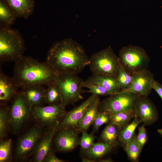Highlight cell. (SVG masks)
I'll return each instance as SVG.
<instances>
[{
  "label": "cell",
  "mask_w": 162,
  "mask_h": 162,
  "mask_svg": "<svg viewBox=\"0 0 162 162\" xmlns=\"http://www.w3.org/2000/svg\"><path fill=\"white\" fill-rule=\"evenodd\" d=\"M46 62L58 74H77L89 65V58L81 45L71 38H66L52 45Z\"/></svg>",
  "instance_id": "cell-1"
},
{
  "label": "cell",
  "mask_w": 162,
  "mask_h": 162,
  "mask_svg": "<svg viewBox=\"0 0 162 162\" xmlns=\"http://www.w3.org/2000/svg\"><path fill=\"white\" fill-rule=\"evenodd\" d=\"M58 73L46 62H40L24 56L15 63L12 77L19 88L56 82Z\"/></svg>",
  "instance_id": "cell-2"
},
{
  "label": "cell",
  "mask_w": 162,
  "mask_h": 162,
  "mask_svg": "<svg viewBox=\"0 0 162 162\" xmlns=\"http://www.w3.org/2000/svg\"><path fill=\"white\" fill-rule=\"evenodd\" d=\"M25 49L24 38L18 30L0 26V66L6 62L15 63L23 56Z\"/></svg>",
  "instance_id": "cell-3"
},
{
  "label": "cell",
  "mask_w": 162,
  "mask_h": 162,
  "mask_svg": "<svg viewBox=\"0 0 162 162\" xmlns=\"http://www.w3.org/2000/svg\"><path fill=\"white\" fill-rule=\"evenodd\" d=\"M120 65L118 57L110 46L94 53L89 58V65L94 75L117 77Z\"/></svg>",
  "instance_id": "cell-4"
},
{
  "label": "cell",
  "mask_w": 162,
  "mask_h": 162,
  "mask_svg": "<svg viewBox=\"0 0 162 162\" xmlns=\"http://www.w3.org/2000/svg\"><path fill=\"white\" fill-rule=\"evenodd\" d=\"M118 57L120 64L132 74L148 69L150 61L144 49L136 46L123 47L120 50Z\"/></svg>",
  "instance_id": "cell-5"
},
{
  "label": "cell",
  "mask_w": 162,
  "mask_h": 162,
  "mask_svg": "<svg viewBox=\"0 0 162 162\" xmlns=\"http://www.w3.org/2000/svg\"><path fill=\"white\" fill-rule=\"evenodd\" d=\"M83 80L76 74H58L56 82L59 87L62 95L63 103L65 106L74 104L83 99L82 94L86 92L82 88Z\"/></svg>",
  "instance_id": "cell-6"
},
{
  "label": "cell",
  "mask_w": 162,
  "mask_h": 162,
  "mask_svg": "<svg viewBox=\"0 0 162 162\" xmlns=\"http://www.w3.org/2000/svg\"><path fill=\"white\" fill-rule=\"evenodd\" d=\"M63 103L58 104L34 106L32 109L31 118L46 128L57 126L67 112Z\"/></svg>",
  "instance_id": "cell-7"
},
{
  "label": "cell",
  "mask_w": 162,
  "mask_h": 162,
  "mask_svg": "<svg viewBox=\"0 0 162 162\" xmlns=\"http://www.w3.org/2000/svg\"><path fill=\"white\" fill-rule=\"evenodd\" d=\"M44 128L37 123L21 135L15 148V156L17 160L24 161L30 158L45 131Z\"/></svg>",
  "instance_id": "cell-8"
},
{
  "label": "cell",
  "mask_w": 162,
  "mask_h": 162,
  "mask_svg": "<svg viewBox=\"0 0 162 162\" xmlns=\"http://www.w3.org/2000/svg\"><path fill=\"white\" fill-rule=\"evenodd\" d=\"M140 95L129 92H120L100 102L99 110L112 114L121 112L133 110Z\"/></svg>",
  "instance_id": "cell-9"
},
{
  "label": "cell",
  "mask_w": 162,
  "mask_h": 162,
  "mask_svg": "<svg viewBox=\"0 0 162 162\" xmlns=\"http://www.w3.org/2000/svg\"><path fill=\"white\" fill-rule=\"evenodd\" d=\"M10 106V130L14 134L20 132L31 117V109L20 91Z\"/></svg>",
  "instance_id": "cell-10"
},
{
  "label": "cell",
  "mask_w": 162,
  "mask_h": 162,
  "mask_svg": "<svg viewBox=\"0 0 162 162\" xmlns=\"http://www.w3.org/2000/svg\"><path fill=\"white\" fill-rule=\"evenodd\" d=\"M76 128L57 130L53 141L56 149L62 152H68L75 149L80 143V138Z\"/></svg>",
  "instance_id": "cell-11"
},
{
  "label": "cell",
  "mask_w": 162,
  "mask_h": 162,
  "mask_svg": "<svg viewBox=\"0 0 162 162\" xmlns=\"http://www.w3.org/2000/svg\"><path fill=\"white\" fill-rule=\"evenodd\" d=\"M133 111L134 117L147 125L152 124L158 118L157 110L147 96H140L136 102Z\"/></svg>",
  "instance_id": "cell-12"
},
{
  "label": "cell",
  "mask_w": 162,
  "mask_h": 162,
  "mask_svg": "<svg viewBox=\"0 0 162 162\" xmlns=\"http://www.w3.org/2000/svg\"><path fill=\"white\" fill-rule=\"evenodd\" d=\"M97 96L92 94L80 105L67 112L59 123L57 130L64 128H76L86 110Z\"/></svg>",
  "instance_id": "cell-13"
},
{
  "label": "cell",
  "mask_w": 162,
  "mask_h": 162,
  "mask_svg": "<svg viewBox=\"0 0 162 162\" xmlns=\"http://www.w3.org/2000/svg\"><path fill=\"white\" fill-rule=\"evenodd\" d=\"M130 86L122 92H133L140 96H147L151 92L153 74L148 69L134 74Z\"/></svg>",
  "instance_id": "cell-14"
},
{
  "label": "cell",
  "mask_w": 162,
  "mask_h": 162,
  "mask_svg": "<svg viewBox=\"0 0 162 162\" xmlns=\"http://www.w3.org/2000/svg\"><path fill=\"white\" fill-rule=\"evenodd\" d=\"M57 127L46 128L30 157V160L43 162L45 156L51 150L53 138Z\"/></svg>",
  "instance_id": "cell-15"
},
{
  "label": "cell",
  "mask_w": 162,
  "mask_h": 162,
  "mask_svg": "<svg viewBox=\"0 0 162 162\" xmlns=\"http://www.w3.org/2000/svg\"><path fill=\"white\" fill-rule=\"evenodd\" d=\"M0 104H7L19 93V87L13 78L4 74L0 67Z\"/></svg>",
  "instance_id": "cell-16"
},
{
  "label": "cell",
  "mask_w": 162,
  "mask_h": 162,
  "mask_svg": "<svg viewBox=\"0 0 162 162\" xmlns=\"http://www.w3.org/2000/svg\"><path fill=\"white\" fill-rule=\"evenodd\" d=\"M20 92L29 107L43 106L45 103V91L42 86L32 85L21 88Z\"/></svg>",
  "instance_id": "cell-17"
},
{
  "label": "cell",
  "mask_w": 162,
  "mask_h": 162,
  "mask_svg": "<svg viewBox=\"0 0 162 162\" xmlns=\"http://www.w3.org/2000/svg\"><path fill=\"white\" fill-rule=\"evenodd\" d=\"M18 17L28 19L33 14L34 0H4Z\"/></svg>",
  "instance_id": "cell-18"
},
{
  "label": "cell",
  "mask_w": 162,
  "mask_h": 162,
  "mask_svg": "<svg viewBox=\"0 0 162 162\" xmlns=\"http://www.w3.org/2000/svg\"><path fill=\"white\" fill-rule=\"evenodd\" d=\"M85 81L100 86L112 94L120 92L116 76L93 74Z\"/></svg>",
  "instance_id": "cell-19"
},
{
  "label": "cell",
  "mask_w": 162,
  "mask_h": 162,
  "mask_svg": "<svg viewBox=\"0 0 162 162\" xmlns=\"http://www.w3.org/2000/svg\"><path fill=\"white\" fill-rule=\"evenodd\" d=\"M100 102L99 97L98 96L88 107L76 128L79 134L84 131H87L90 126L92 125L99 112Z\"/></svg>",
  "instance_id": "cell-20"
},
{
  "label": "cell",
  "mask_w": 162,
  "mask_h": 162,
  "mask_svg": "<svg viewBox=\"0 0 162 162\" xmlns=\"http://www.w3.org/2000/svg\"><path fill=\"white\" fill-rule=\"evenodd\" d=\"M114 147L102 141L94 142L82 157H87L95 161L102 159L110 152Z\"/></svg>",
  "instance_id": "cell-21"
},
{
  "label": "cell",
  "mask_w": 162,
  "mask_h": 162,
  "mask_svg": "<svg viewBox=\"0 0 162 162\" xmlns=\"http://www.w3.org/2000/svg\"><path fill=\"white\" fill-rule=\"evenodd\" d=\"M122 129L116 124L109 123L102 131L99 138V141L115 147L118 142L119 135Z\"/></svg>",
  "instance_id": "cell-22"
},
{
  "label": "cell",
  "mask_w": 162,
  "mask_h": 162,
  "mask_svg": "<svg viewBox=\"0 0 162 162\" xmlns=\"http://www.w3.org/2000/svg\"><path fill=\"white\" fill-rule=\"evenodd\" d=\"M45 103L48 105L58 104L63 103L61 90L55 82L47 86L45 91Z\"/></svg>",
  "instance_id": "cell-23"
},
{
  "label": "cell",
  "mask_w": 162,
  "mask_h": 162,
  "mask_svg": "<svg viewBox=\"0 0 162 162\" xmlns=\"http://www.w3.org/2000/svg\"><path fill=\"white\" fill-rule=\"evenodd\" d=\"M10 128V106L7 104L0 105V139H4L7 135Z\"/></svg>",
  "instance_id": "cell-24"
},
{
  "label": "cell",
  "mask_w": 162,
  "mask_h": 162,
  "mask_svg": "<svg viewBox=\"0 0 162 162\" xmlns=\"http://www.w3.org/2000/svg\"><path fill=\"white\" fill-rule=\"evenodd\" d=\"M18 17L4 0H0V26H10Z\"/></svg>",
  "instance_id": "cell-25"
},
{
  "label": "cell",
  "mask_w": 162,
  "mask_h": 162,
  "mask_svg": "<svg viewBox=\"0 0 162 162\" xmlns=\"http://www.w3.org/2000/svg\"><path fill=\"white\" fill-rule=\"evenodd\" d=\"M141 123L140 120L134 117L131 123L128 124L122 129L119 135L118 142L125 145L133 137L136 128Z\"/></svg>",
  "instance_id": "cell-26"
},
{
  "label": "cell",
  "mask_w": 162,
  "mask_h": 162,
  "mask_svg": "<svg viewBox=\"0 0 162 162\" xmlns=\"http://www.w3.org/2000/svg\"><path fill=\"white\" fill-rule=\"evenodd\" d=\"M134 117L133 110L121 112L111 114L110 123L116 124L122 128Z\"/></svg>",
  "instance_id": "cell-27"
},
{
  "label": "cell",
  "mask_w": 162,
  "mask_h": 162,
  "mask_svg": "<svg viewBox=\"0 0 162 162\" xmlns=\"http://www.w3.org/2000/svg\"><path fill=\"white\" fill-rule=\"evenodd\" d=\"M134 77V74H131L128 72L120 64L117 78L120 92L124 91L130 86Z\"/></svg>",
  "instance_id": "cell-28"
},
{
  "label": "cell",
  "mask_w": 162,
  "mask_h": 162,
  "mask_svg": "<svg viewBox=\"0 0 162 162\" xmlns=\"http://www.w3.org/2000/svg\"><path fill=\"white\" fill-rule=\"evenodd\" d=\"M125 150L131 160L135 161L137 160L141 151L137 136L134 135L132 138L125 144Z\"/></svg>",
  "instance_id": "cell-29"
},
{
  "label": "cell",
  "mask_w": 162,
  "mask_h": 162,
  "mask_svg": "<svg viewBox=\"0 0 162 162\" xmlns=\"http://www.w3.org/2000/svg\"><path fill=\"white\" fill-rule=\"evenodd\" d=\"M12 140L11 138L1 140L0 162L10 161L12 159Z\"/></svg>",
  "instance_id": "cell-30"
},
{
  "label": "cell",
  "mask_w": 162,
  "mask_h": 162,
  "mask_svg": "<svg viewBox=\"0 0 162 162\" xmlns=\"http://www.w3.org/2000/svg\"><path fill=\"white\" fill-rule=\"evenodd\" d=\"M82 136L80 138V153L82 155L88 151L94 143L96 137L92 132L90 134L87 131H84L82 133Z\"/></svg>",
  "instance_id": "cell-31"
},
{
  "label": "cell",
  "mask_w": 162,
  "mask_h": 162,
  "mask_svg": "<svg viewBox=\"0 0 162 162\" xmlns=\"http://www.w3.org/2000/svg\"><path fill=\"white\" fill-rule=\"evenodd\" d=\"M111 114L104 112H99L92 124L93 133L97 132L100 128L104 124L110 122Z\"/></svg>",
  "instance_id": "cell-32"
},
{
  "label": "cell",
  "mask_w": 162,
  "mask_h": 162,
  "mask_svg": "<svg viewBox=\"0 0 162 162\" xmlns=\"http://www.w3.org/2000/svg\"><path fill=\"white\" fill-rule=\"evenodd\" d=\"M83 87L88 89V90H86V92L91 93L97 96H110L112 94L102 86L88 82L85 81H84Z\"/></svg>",
  "instance_id": "cell-33"
},
{
  "label": "cell",
  "mask_w": 162,
  "mask_h": 162,
  "mask_svg": "<svg viewBox=\"0 0 162 162\" xmlns=\"http://www.w3.org/2000/svg\"><path fill=\"white\" fill-rule=\"evenodd\" d=\"M137 138L140 150L142 151L147 140L146 130L144 125H142L139 127Z\"/></svg>",
  "instance_id": "cell-34"
},
{
  "label": "cell",
  "mask_w": 162,
  "mask_h": 162,
  "mask_svg": "<svg viewBox=\"0 0 162 162\" xmlns=\"http://www.w3.org/2000/svg\"><path fill=\"white\" fill-rule=\"evenodd\" d=\"M64 160L57 158L52 150L45 156L43 162H65Z\"/></svg>",
  "instance_id": "cell-35"
},
{
  "label": "cell",
  "mask_w": 162,
  "mask_h": 162,
  "mask_svg": "<svg viewBox=\"0 0 162 162\" xmlns=\"http://www.w3.org/2000/svg\"><path fill=\"white\" fill-rule=\"evenodd\" d=\"M152 88L155 91L162 100V85L154 79L152 83Z\"/></svg>",
  "instance_id": "cell-36"
},
{
  "label": "cell",
  "mask_w": 162,
  "mask_h": 162,
  "mask_svg": "<svg viewBox=\"0 0 162 162\" xmlns=\"http://www.w3.org/2000/svg\"><path fill=\"white\" fill-rule=\"evenodd\" d=\"M82 162H95V161L89 158L82 157Z\"/></svg>",
  "instance_id": "cell-37"
},
{
  "label": "cell",
  "mask_w": 162,
  "mask_h": 162,
  "mask_svg": "<svg viewBox=\"0 0 162 162\" xmlns=\"http://www.w3.org/2000/svg\"><path fill=\"white\" fill-rule=\"evenodd\" d=\"M100 162H112L113 160L110 158H107L106 159H101L99 160Z\"/></svg>",
  "instance_id": "cell-38"
},
{
  "label": "cell",
  "mask_w": 162,
  "mask_h": 162,
  "mask_svg": "<svg viewBox=\"0 0 162 162\" xmlns=\"http://www.w3.org/2000/svg\"><path fill=\"white\" fill-rule=\"evenodd\" d=\"M158 132L162 137V129H158Z\"/></svg>",
  "instance_id": "cell-39"
}]
</instances>
